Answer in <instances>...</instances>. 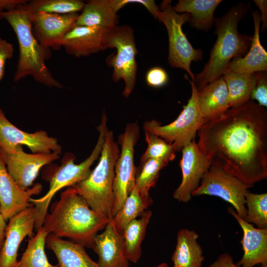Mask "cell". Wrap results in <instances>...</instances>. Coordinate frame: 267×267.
I'll list each match as a JSON object with an SVG mask.
<instances>
[{
    "mask_svg": "<svg viewBox=\"0 0 267 267\" xmlns=\"http://www.w3.org/2000/svg\"><path fill=\"white\" fill-rule=\"evenodd\" d=\"M197 145L211 165L251 185L267 178V111L250 100L204 123Z\"/></svg>",
    "mask_w": 267,
    "mask_h": 267,
    "instance_id": "obj_1",
    "label": "cell"
},
{
    "mask_svg": "<svg viewBox=\"0 0 267 267\" xmlns=\"http://www.w3.org/2000/svg\"><path fill=\"white\" fill-rule=\"evenodd\" d=\"M109 221L94 211L84 198L70 187L52 204L43 227L48 234L92 248L95 236Z\"/></svg>",
    "mask_w": 267,
    "mask_h": 267,
    "instance_id": "obj_2",
    "label": "cell"
},
{
    "mask_svg": "<svg viewBox=\"0 0 267 267\" xmlns=\"http://www.w3.org/2000/svg\"><path fill=\"white\" fill-rule=\"evenodd\" d=\"M248 6L240 2L232 6L222 17L215 18L216 41L203 69L195 77L198 90L222 76L229 62L243 57L249 49L252 37L240 34L238 24L247 14Z\"/></svg>",
    "mask_w": 267,
    "mask_h": 267,
    "instance_id": "obj_3",
    "label": "cell"
},
{
    "mask_svg": "<svg viewBox=\"0 0 267 267\" xmlns=\"http://www.w3.org/2000/svg\"><path fill=\"white\" fill-rule=\"evenodd\" d=\"M26 3L0 13V19L6 20L11 26L19 45V57L13 81L17 82L31 76L45 86L61 89L62 85L52 76L45 63L51 57V49L41 45L34 36L31 12Z\"/></svg>",
    "mask_w": 267,
    "mask_h": 267,
    "instance_id": "obj_4",
    "label": "cell"
},
{
    "mask_svg": "<svg viewBox=\"0 0 267 267\" xmlns=\"http://www.w3.org/2000/svg\"><path fill=\"white\" fill-rule=\"evenodd\" d=\"M120 152L113 132L108 129L98 163L86 179L72 186L94 211L109 221L113 218L115 165Z\"/></svg>",
    "mask_w": 267,
    "mask_h": 267,
    "instance_id": "obj_5",
    "label": "cell"
},
{
    "mask_svg": "<svg viewBox=\"0 0 267 267\" xmlns=\"http://www.w3.org/2000/svg\"><path fill=\"white\" fill-rule=\"evenodd\" d=\"M107 123L106 115L103 113L101 123L97 128L99 132L97 141L91 153L86 160L77 164L74 162L75 156H69L64 160L51 178L47 193L41 198L30 199V202L35 206L37 211L35 228L36 231L43 227L49 204L56 193L64 187L73 186L89 175L91 165L99 156L102 149L105 134L108 129Z\"/></svg>",
    "mask_w": 267,
    "mask_h": 267,
    "instance_id": "obj_6",
    "label": "cell"
},
{
    "mask_svg": "<svg viewBox=\"0 0 267 267\" xmlns=\"http://www.w3.org/2000/svg\"><path fill=\"white\" fill-rule=\"evenodd\" d=\"M102 47L115 48L116 54L109 55L106 59L109 66L113 68L112 78L114 82L123 79L124 97H128L134 89L137 66L135 56L137 53L134 31L132 27L125 25L104 29Z\"/></svg>",
    "mask_w": 267,
    "mask_h": 267,
    "instance_id": "obj_7",
    "label": "cell"
},
{
    "mask_svg": "<svg viewBox=\"0 0 267 267\" xmlns=\"http://www.w3.org/2000/svg\"><path fill=\"white\" fill-rule=\"evenodd\" d=\"M190 15L188 13H178L172 6V1L164 0L161 2L157 19L165 26L169 38L168 63L176 68L185 71L195 81V76L191 70L192 62L203 59L201 49L194 48L183 33V25L188 22Z\"/></svg>",
    "mask_w": 267,
    "mask_h": 267,
    "instance_id": "obj_8",
    "label": "cell"
},
{
    "mask_svg": "<svg viewBox=\"0 0 267 267\" xmlns=\"http://www.w3.org/2000/svg\"><path fill=\"white\" fill-rule=\"evenodd\" d=\"M191 94L177 119L171 123L162 125L155 120L145 121L144 132H149L172 144L176 151H180L195 139L197 132L204 123L198 104V90L195 83L189 81Z\"/></svg>",
    "mask_w": 267,
    "mask_h": 267,
    "instance_id": "obj_9",
    "label": "cell"
},
{
    "mask_svg": "<svg viewBox=\"0 0 267 267\" xmlns=\"http://www.w3.org/2000/svg\"><path fill=\"white\" fill-rule=\"evenodd\" d=\"M137 122L128 124L120 135L117 143L121 151L115 165L113 182L114 205L113 217L119 210L135 185L137 168L134 160V147L139 137Z\"/></svg>",
    "mask_w": 267,
    "mask_h": 267,
    "instance_id": "obj_10",
    "label": "cell"
},
{
    "mask_svg": "<svg viewBox=\"0 0 267 267\" xmlns=\"http://www.w3.org/2000/svg\"><path fill=\"white\" fill-rule=\"evenodd\" d=\"M251 187L222 169L211 165L192 196L208 195L220 197L230 203L237 215L244 220L247 212L245 195Z\"/></svg>",
    "mask_w": 267,
    "mask_h": 267,
    "instance_id": "obj_11",
    "label": "cell"
},
{
    "mask_svg": "<svg viewBox=\"0 0 267 267\" xmlns=\"http://www.w3.org/2000/svg\"><path fill=\"white\" fill-rule=\"evenodd\" d=\"M7 170L14 181L27 189L33 186L41 169L60 157L57 152L27 153L16 145L6 152L0 150Z\"/></svg>",
    "mask_w": 267,
    "mask_h": 267,
    "instance_id": "obj_12",
    "label": "cell"
},
{
    "mask_svg": "<svg viewBox=\"0 0 267 267\" xmlns=\"http://www.w3.org/2000/svg\"><path fill=\"white\" fill-rule=\"evenodd\" d=\"M27 146L32 153H61L57 139L43 130L33 133L24 132L13 125L0 112V150L6 152L16 145Z\"/></svg>",
    "mask_w": 267,
    "mask_h": 267,
    "instance_id": "obj_13",
    "label": "cell"
},
{
    "mask_svg": "<svg viewBox=\"0 0 267 267\" xmlns=\"http://www.w3.org/2000/svg\"><path fill=\"white\" fill-rule=\"evenodd\" d=\"M37 211L34 205L11 217L5 230L0 249V267H15L19 246L23 239L34 236Z\"/></svg>",
    "mask_w": 267,
    "mask_h": 267,
    "instance_id": "obj_14",
    "label": "cell"
},
{
    "mask_svg": "<svg viewBox=\"0 0 267 267\" xmlns=\"http://www.w3.org/2000/svg\"><path fill=\"white\" fill-rule=\"evenodd\" d=\"M79 14L31 12L33 34L41 45L54 50H59L62 47L64 37L75 26Z\"/></svg>",
    "mask_w": 267,
    "mask_h": 267,
    "instance_id": "obj_15",
    "label": "cell"
},
{
    "mask_svg": "<svg viewBox=\"0 0 267 267\" xmlns=\"http://www.w3.org/2000/svg\"><path fill=\"white\" fill-rule=\"evenodd\" d=\"M180 161L182 179L173 194V197L179 202L187 203L193 192L199 186L200 181L211 164L199 149L195 139L182 149Z\"/></svg>",
    "mask_w": 267,
    "mask_h": 267,
    "instance_id": "obj_16",
    "label": "cell"
},
{
    "mask_svg": "<svg viewBox=\"0 0 267 267\" xmlns=\"http://www.w3.org/2000/svg\"><path fill=\"white\" fill-rule=\"evenodd\" d=\"M40 183L27 189L20 187L9 174L0 151V211L7 222L21 211L33 206L30 199L42 191Z\"/></svg>",
    "mask_w": 267,
    "mask_h": 267,
    "instance_id": "obj_17",
    "label": "cell"
},
{
    "mask_svg": "<svg viewBox=\"0 0 267 267\" xmlns=\"http://www.w3.org/2000/svg\"><path fill=\"white\" fill-rule=\"evenodd\" d=\"M228 211L238 222L243 231L241 241L244 254L236 264L238 267H254L267 264V228H255L239 217L231 207Z\"/></svg>",
    "mask_w": 267,
    "mask_h": 267,
    "instance_id": "obj_18",
    "label": "cell"
},
{
    "mask_svg": "<svg viewBox=\"0 0 267 267\" xmlns=\"http://www.w3.org/2000/svg\"><path fill=\"white\" fill-rule=\"evenodd\" d=\"M92 248L98 256L99 267H129L122 234L112 220L104 230L95 236Z\"/></svg>",
    "mask_w": 267,
    "mask_h": 267,
    "instance_id": "obj_19",
    "label": "cell"
},
{
    "mask_svg": "<svg viewBox=\"0 0 267 267\" xmlns=\"http://www.w3.org/2000/svg\"><path fill=\"white\" fill-rule=\"evenodd\" d=\"M104 29L75 26L64 37L62 42L67 54L77 58L87 57L102 51Z\"/></svg>",
    "mask_w": 267,
    "mask_h": 267,
    "instance_id": "obj_20",
    "label": "cell"
},
{
    "mask_svg": "<svg viewBox=\"0 0 267 267\" xmlns=\"http://www.w3.org/2000/svg\"><path fill=\"white\" fill-rule=\"evenodd\" d=\"M252 13L254 32L249 49L243 57L234 58L229 62L226 70L228 71L253 74L267 70V52L262 46L260 39L261 24L260 14L257 10Z\"/></svg>",
    "mask_w": 267,
    "mask_h": 267,
    "instance_id": "obj_21",
    "label": "cell"
},
{
    "mask_svg": "<svg viewBox=\"0 0 267 267\" xmlns=\"http://www.w3.org/2000/svg\"><path fill=\"white\" fill-rule=\"evenodd\" d=\"M198 100L204 123L220 116L230 108L228 89L223 77L198 90Z\"/></svg>",
    "mask_w": 267,
    "mask_h": 267,
    "instance_id": "obj_22",
    "label": "cell"
},
{
    "mask_svg": "<svg viewBox=\"0 0 267 267\" xmlns=\"http://www.w3.org/2000/svg\"><path fill=\"white\" fill-rule=\"evenodd\" d=\"M45 245L55 255L59 267H99L80 244L49 233Z\"/></svg>",
    "mask_w": 267,
    "mask_h": 267,
    "instance_id": "obj_23",
    "label": "cell"
},
{
    "mask_svg": "<svg viewBox=\"0 0 267 267\" xmlns=\"http://www.w3.org/2000/svg\"><path fill=\"white\" fill-rule=\"evenodd\" d=\"M198 234L193 230L182 228L177 236L175 250L171 259L174 266L180 267H201L205 258L197 242Z\"/></svg>",
    "mask_w": 267,
    "mask_h": 267,
    "instance_id": "obj_24",
    "label": "cell"
},
{
    "mask_svg": "<svg viewBox=\"0 0 267 267\" xmlns=\"http://www.w3.org/2000/svg\"><path fill=\"white\" fill-rule=\"evenodd\" d=\"M119 16L111 0H90L85 3L75 26L107 29L117 26Z\"/></svg>",
    "mask_w": 267,
    "mask_h": 267,
    "instance_id": "obj_25",
    "label": "cell"
},
{
    "mask_svg": "<svg viewBox=\"0 0 267 267\" xmlns=\"http://www.w3.org/2000/svg\"><path fill=\"white\" fill-rule=\"evenodd\" d=\"M221 2V0H179L173 8L178 13L190 14L188 22L191 27L207 31L214 25V13Z\"/></svg>",
    "mask_w": 267,
    "mask_h": 267,
    "instance_id": "obj_26",
    "label": "cell"
},
{
    "mask_svg": "<svg viewBox=\"0 0 267 267\" xmlns=\"http://www.w3.org/2000/svg\"><path fill=\"white\" fill-rule=\"evenodd\" d=\"M152 215L150 210H146L139 219L134 220L124 227L122 235L125 255L129 261L136 263L140 259L141 244Z\"/></svg>",
    "mask_w": 267,
    "mask_h": 267,
    "instance_id": "obj_27",
    "label": "cell"
},
{
    "mask_svg": "<svg viewBox=\"0 0 267 267\" xmlns=\"http://www.w3.org/2000/svg\"><path fill=\"white\" fill-rule=\"evenodd\" d=\"M150 196L141 195L135 186L131 191L122 206L112 220L117 230L122 234L124 227L140 217L153 204Z\"/></svg>",
    "mask_w": 267,
    "mask_h": 267,
    "instance_id": "obj_28",
    "label": "cell"
},
{
    "mask_svg": "<svg viewBox=\"0 0 267 267\" xmlns=\"http://www.w3.org/2000/svg\"><path fill=\"white\" fill-rule=\"evenodd\" d=\"M222 77L228 89L230 108L239 107L251 100L255 73H237L226 70Z\"/></svg>",
    "mask_w": 267,
    "mask_h": 267,
    "instance_id": "obj_29",
    "label": "cell"
},
{
    "mask_svg": "<svg viewBox=\"0 0 267 267\" xmlns=\"http://www.w3.org/2000/svg\"><path fill=\"white\" fill-rule=\"evenodd\" d=\"M48 233L42 227L29 238L27 247L15 267H59L48 261L45 252L46 238Z\"/></svg>",
    "mask_w": 267,
    "mask_h": 267,
    "instance_id": "obj_30",
    "label": "cell"
},
{
    "mask_svg": "<svg viewBox=\"0 0 267 267\" xmlns=\"http://www.w3.org/2000/svg\"><path fill=\"white\" fill-rule=\"evenodd\" d=\"M26 4L31 13L68 14L82 11L85 2L79 0H34Z\"/></svg>",
    "mask_w": 267,
    "mask_h": 267,
    "instance_id": "obj_31",
    "label": "cell"
},
{
    "mask_svg": "<svg viewBox=\"0 0 267 267\" xmlns=\"http://www.w3.org/2000/svg\"><path fill=\"white\" fill-rule=\"evenodd\" d=\"M168 163L161 160L149 159L140 164L135 186L141 195L149 196V190L156 185L160 171Z\"/></svg>",
    "mask_w": 267,
    "mask_h": 267,
    "instance_id": "obj_32",
    "label": "cell"
},
{
    "mask_svg": "<svg viewBox=\"0 0 267 267\" xmlns=\"http://www.w3.org/2000/svg\"><path fill=\"white\" fill-rule=\"evenodd\" d=\"M246 217L244 220L255 224L258 228H267V193H253L249 191L245 195Z\"/></svg>",
    "mask_w": 267,
    "mask_h": 267,
    "instance_id": "obj_33",
    "label": "cell"
},
{
    "mask_svg": "<svg viewBox=\"0 0 267 267\" xmlns=\"http://www.w3.org/2000/svg\"><path fill=\"white\" fill-rule=\"evenodd\" d=\"M147 148L140 159L141 164L149 159H158L169 162L176 157V150L172 144L167 143L160 137L145 132Z\"/></svg>",
    "mask_w": 267,
    "mask_h": 267,
    "instance_id": "obj_34",
    "label": "cell"
},
{
    "mask_svg": "<svg viewBox=\"0 0 267 267\" xmlns=\"http://www.w3.org/2000/svg\"><path fill=\"white\" fill-rule=\"evenodd\" d=\"M255 83L251 96V100H256L258 104L265 108L267 106V71L255 73Z\"/></svg>",
    "mask_w": 267,
    "mask_h": 267,
    "instance_id": "obj_35",
    "label": "cell"
},
{
    "mask_svg": "<svg viewBox=\"0 0 267 267\" xmlns=\"http://www.w3.org/2000/svg\"><path fill=\"white\" fill-rule=\"evenodd\" d=\"M169 76L166 70L162 67L156 66L149 69L146 72L145 80L148 86L160 88L168 82Z\"/></svg>",
    "mask_w": 267,
    "mask_h": 267,
    "instance_id": "obj_36",
    "label": "cell"
},
{
    "mask_svg": "<svg viewBox=\"0 0 267 267\" xmlns=\"http://www.w3.org/2000/svg\"><path fill=\"white\" fill-rule=\"evenodd\" d=\"M111 2L114 9L117 12L126 4L131 3H136L142 5L156 19L160 12V7L153 0H111Z\"/></svg>",
    "mask_w": 267,
    "mask_h": 267,
    "instance_id": "obj_37",
    "label": "cell"
},
{
    "mask_svg": "<svg viewBox=\"0 0 267 267\" xmlns=\"http://www.w3.org/2000/svg\"><path fill=\"white\" fill-rule=\"evenodd\" d=\"M14 51L13 44L0 36V81L4 75L6 61L13 57ZM1 112L3 111L0 107V112Z\"/></svg>",
    "mask_w": 267,
    "mask_h": 267,
    "instance_id": "obj_38",
    "label": "cell"
},
{
    "mask_svg": "<svg viewBox=\"0 0 267 267\" xmlns=\"http://www.w3.org/2000/svg\"><path fill=\"white\" fill-rule=\"evenodd\" d=\"M207 267H238L234 263L232 257L227 253L221 254L213 263Z\"/></svg>",
    "mask_w": 267,
    "mask_h": 267,
    "instance_id": "obj_39",
    "label": "cell"
},
{
    "mask_svg": "<svg viewBox=\"0 0 267 267\" xmlns=\"http://www.w3.org/2000/svg\"><path fill=\"white\" fill-rule=\"evenodd\" d=\"M254 1L261 11L260 14L262 25L261 31H264L267 28V1L266 0H254Z\"/></svg>",
    "mask_w": 267,
    "mask_h": 267,
    "instance_id": "obj_40",
    "label": "cell"
},
{
    "mask_svg": "<svg viewBox=\"0 0 267 267\" xmlns=\"http://www.w3.org/2000/svg\"><path fill=\"white\" fill-rule=\"evenodd\" d=\"M28 1L26 0H0V13L13 9L18 5Z\"/></svg>",
    "mask_w": 267,
    "mask_h": 267,
    "instance_id": "obj_41",
    "label": "cell"
},
{
    "mask_svg": "<svg viewBox=\"0 0 267 267\" xmlns=\"http://www.w3.org/2000/svg\"><path fill=\"white\" fill-rule=\"evenodd\" d=\"M6 226V221L0 211V249L3 242Z\"/></svg>",
    "mask_w": 267,
    "mask_h": 267,
    "instance_id": "obj_42",
    "label": "cell"
},
{
    "mask_svg": "<svg viewBox=\"0 0 267 267\" xmlns=\"http://www.w3.org/2000/svg\"><path fill=\"white\" fill-rule=\"evenodd\" d=\"M155 267H168V264L165 263H162Z\"/></svg>",
    "mask_w": 267,
    "mask_h": 267,
    "instance_id": "obj_43",
    "label": "cell"
},
{
    "mask_svg": "<svg viewBox=\"0 0 267 267\" xmlns=\"http://www.w3.org/2000/svg\"><path fill=\"white\" fill-rule=\"evenodd\" d=\"M260 267H267V264L261 265Z\"/></svg>",
    "mask_w": 267,
    "mask_h": 267,
    "instance_id": "obj_44",
    "label": "cell"
},
{
    "mask_svg": "<svg viewBox=\"0 0 267 267\" xmlns=\"http://www.w3.org/2000/svg\"><path fill=\"white\" fill-rule=\"evenodd\" d=\"M173 267H178V266H174Z\"/></svg>",
    "mask_w": 267,
    "mask_h": 267,
    "instance_id": "obj_45",
    "label": "cell"
}]
</instances>
